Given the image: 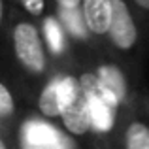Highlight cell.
<instances>
[{
	"label": "cell",
	"mask_w": 149,
	"mask_h": 149,
	"mask_svg": "<svg viewBox=\"0 0 149 149\" xmlns=\"http://www.w3.org/2000/svg\"><path fill=\"white\" fill-rule=\"evenodd\" d=\"M79 6L76 8H64L61 6V19L64 23V26L77 38H85L87 36V25H85V19H83V13L77 10Z\"/></svg>",
	"instance_id": "cell-10"
},
{
	"label": "cell",
	"mask_w": 149,
	"mask_h": 149,
	"mask_svg": "<svg viewBox=\"0 0 149 149\" xmlns=\"http://www.w3.org/2000/svg\"><path fill=\"white\" fill-rule=\"evenodd\" d=\"M113 106L98 96H89V111H91V127L98 132H108L113 127Z\"/></svg>",
	"instance_id": "cell-7"
},
{
	"label": "cell",
	"mask_w": 149,
	"mask_h": 149,
	"mask_svg": "<svg viewBox=\"0 0 149 149\" xmlns=\"http://www.w3.org/2000/svg\"><path fill=\"white\" fill-rule=\"evenodd\" d=\"M125 146L128 149H149V127L140 121L130 123L125 132Z\"/></svg>",
	"instance_id": "cell-9"
},
{
	"label": "cell",
	"mask_w": 149,
	"mask_h": 149,
	"mask_svg": "<svg viewBox=\"0 0 149 149\" xmlns=\"http://www.w3.org/2000/svg\"><path fill=\"white\" fill-rule=\"evenodd\" d=\"M2 17H4V2L0 0V23H2Z\"/></svg>",
	"instance_id": "cell-16"
},
{
	"label": "cell",
	"mask_w": 149,
	"mask_h": 149,
	"mask_svg": "<svg viewBox=\"0 0 149 149\" xmlns=\"http://www.w3.org/2000/svg\"><path fill=\"white\" fill-rule=\"evenodd\" d=\"M13 111V96L6 85L0 83V115H10Z\"/></svg>",
	"instance_id": "cell-12"
},
{
	"label": "cell",
	"mask_w": 149,
	"mask_h": 149,
	"mask_svg": "<svg viewBox=\"0 0 149 149\" xmlns=\"http://www.w3.org/2000/svg\"><path fill=\"white\" fill-rule=\"evenodd\" d=\"M44 34H45L47 44H49V49L53 51V53H61V51L64 49V34H62V29H61L57 19H53V17L45 19Z\"/></svg>",
	"instance_id": "cell-11"
},
{
	"label": "cell",
	"mask_w": 149,
	"mask_h": 149,
	"mask_svg": "<svg viewBox=\"0 0 149 149\" xmlns=\"http://www.w3.org/2000/svg\"><path fill=\"white\" fill-rule=\"evenodd\" d=\"M61 91V119L70 134L83 136L91 127V111H89V96L83 91L79 79L64 76L58 83Z\"/></svg>",
	"instance_id": "cell-1"
},
{
	"label": "cell",
	"mask_w": 149,
	"mask_h": 149,
	"mask_svg": "<svg viewBox=\"0 0 149 149\" xmlns=\"http://www.w3.org/2000/svg\"><path fill=\"white\" fill-rule=\"evenodd\" d=\"M81 13L85 25L93 34H106L111 21V0H81Z\"/></svg>",
	"instance_id": "cell-5"
},
{
	"label": "cell",
	"mask_w": 149,
	"mask_h": 149,
	"mask_svg": "<svg viewBox=\"0 0 149 149\" xmlns=\"http://www.w3.org/2000/svg\"><path fill=\"white\" fill-rule=\"evenodd\" d=\"M0 149H6V143H4L2 140H0Z\"/></svg>",
	"instance_id": "cell-17"
},
{
	"label": "cell",
	"mask_w": 149,
	"mask_h": 149,
	"mask_svg": "<svg viewBox=\"0 0 149 149\" xmlns=\"http://www.w3.org/2000/svg\"><path fill=\"white\" fill-rule=\"evenodd\" d=\"M21 4L30 15H42L45 10V0H21Z\"/></svg>",
	"instance_id": "cell-13"
},
{
	"label": "cell",
	"mask_w": 149,
	"mask_h": 149,
	"mask_svg": "<svg viewBox=\"0 0 149 149\" xmlns=\"http://www.w3.org/2000/svg\"><path fill=\"white\" fill-rule=\"evenodd\" d=\"M58 83H61V77H55L44 89V93L40 95L38 106H40V111L45 117L61 115V91H58Z\"/></svg>",
	"instance_id": "cell-8"
},
{
	"label": "cell",
	"mask_w": 149,
	"mask_h": 149,
	"mask_svg": "<svg viewBox=\"0 0 149 149\" xmlns=\"http://www.w3.org/2000/svg\"><path fill=\"white\" fill-rule=\"evenodd\" d=\"M13 49L19 62L34 74L44 72L45 51L42 45L40 34L30 23H19L13 29Z\"/></svg>",
	"instance_id": "cell-2"
},
{
	"label": "cell",
	"mask_w": 149,
	"mask_h": 149,
	"mask_svg": "<svg viewBox=\"0 0 149 149\" xmlns=\"http://www.w3.org/2000/svg\"><path fill=\"white\" fill-rule=\"evenodd\" d=\"M111 4L113 10H111V21H109L108 34L117 49L128 51L134 47L136 40H138L136 23L132 19V13L125 0H111Z\"/></svg>",
	"instance_id": "cell-3"
},
{
	"label": "cell",
	"mask_w": 149,
	"mask_h": 149,
	"mask_svg": "<svg viewBox=\"0 0 149 149\" xmlns=\"http://www.w3.org/2000/svg\"><path fill=\"white\" fill-rule=\"evenodd\" d=\"M96 76H98L100 83L106 87V91L121 104L127 96V79H125L123 72L113 64H102L96 70Z\"/></svg>",
	"instance_id": "cell-6"
},
{
	"label": "cell",
	"mask_w": 149,
	"mask_h": 149,
	"mask_svg": "<svg viewBox=\"0 0 149 149\" xmlns=\"http://www.w3.org/2000/svg\"><path fill=\"white\" fill-rule=\"evenodd\" d=\"M58 6H64V8H76L81 4V0H57Z\"/></svg>",
	"instance_id": "cell-14"
},
{
	"label": "cell",
	"mask_w": 149,
	"mask_h": 149,
	"mask_svg": "<svg viewBox=\"0 0 149 149\" xmlns=\"http://www.w3.org/2000/svg\"><path fill=\"white\" fill-rule=\"evenodd\" d=\"M25 143L29 147H72L74 143L66 140L57 128L42 121H30L25 125Z\"/></svg>",
	"instance_id": "cell-4"
},
{
	"label": "cell",
	"mask_w": 149,
	"mask_h": 149,
	"mask_svg": "<svg viewBox=\"0 0 149 149\" xmlns=\"http://www.w3.org/2000/svg\"><path fill=\"white\" fill-rule=\"evenodd\" d=\"M136 4H138L140 8H143V10H149V0H134Z\"/></svg>",
	"instance_id": "cell-15"
}]
</instances>
